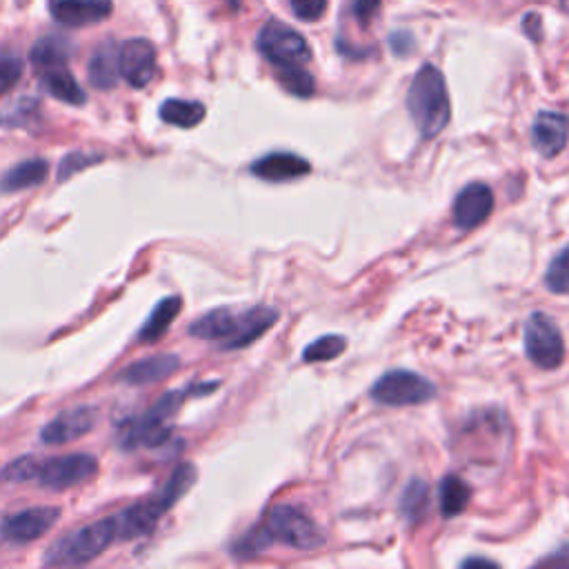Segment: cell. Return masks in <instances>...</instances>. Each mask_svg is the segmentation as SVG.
Listing matches in <instances>:
<instances>
[{
    "instance_id": "cell-28",
    "label": "cell",
    "mask_w": 569,
    "mask_h": 569,
    "mask_svg": "<svg viewBox=\"0 0 569 569\" xmlns=\"http://www.w3.org/2000/svg\"><path fill=\"white\" fill-rule=\"evenodd\" d=\"M545 287L551 293L567 296L569 293V244H565L549 262L545 271Z\"/></svg>"
},
{
    "instance_id": "cell-16",
    "label": "cell",
    "mask_w": 569,
    "mask_h": 569,
    "mask_svg": "<svg viewBox=\"0 0 569 569\" xmlns=\"http://www.w3.org/2000/svg\"><path fill=\"white\" fill-rule=\"evenodd\" d=\"M309 171L311 164L302 156L291 151H271L251 164V173L267 182H289L307 176Z\"/></svg>"
},
{
    "instance_id": "cell-6",
    "label": "cell",
    "mask_w": 569,
    "mask_h": 569,
    "mask_svg": "<svg viewBox=\"0 0 569 569\" xmlns=\"http://www.w3.org/2000/svg\"><path fill=\"white\" fill-rule=\"evenodd\" d=\"M256 44H258V51L276 69L305 67L311 60V49H309L305 36L280 20H269L260 29Z\"/></svg>"
},
{
    "instance_id": "cell-2",
    "label": "cell",
    "mask_w": 569,
    "mask_h": 569,
    "mask_svg": "<svg viewBox=\"0 0 569 569\" xmlns=\"http://www.w3.org/2000/svg\"><path fill=\"white\" fill-rule=\"evenodd\" d=\"M276 320L278 311L269 305H256L244 311L218 307L200 316L189 327V333L202 340H222V349H242L269 331Z\"/></svg>"
},
{
    "instance_id": "cell-21",
    "label": "cell",
    "mask_w": 569,
    "mask_h": 569,
    "mask_svg": "<svg viewBox=\"0 0 569 569\" xmlns=\"http://www.w3.org/2000/svg\"><path fill=\"white\" fill-rule=\"evenodd\" d=\"M40 84L42 89L53 96L60 102L67 104H84L87 93L84 89L78 84V80L67 71V67H56V69H47L40 71Z\"/></svg>"
},
{
    "instance_id": "cell-39",
    "label": "cell",
    "mask_w": 569,
    "mask_h": 569,
    "mask_svg": "<svg viewBox=\"0 0 569 569\" xmlns=\"http://www.w3.org/2000/svg\"><path fill=\"white\" fill-rule=\"evenodd\" d=\"M227 2H229V7H233V9L238 7V0H227Z\"/></svg>"
},
{
    "instance_id": "cell-23",
    "label": "cell",
    "mask_w": 569,
    "mask_h": 569,
    "mask_svg": "<svg viewBox=\"0 0 569 569\" xmlns=\"http://www.w3.org/2000/svg\"><path fill=\"white\" fill-rule=\"evenodd\" d=\"M180 309H182V302H180L178 296L162 298V300L153 307V311L149 313V318H147V322L142 325L138 338L144 340V342L158 340V338L171 327V322H173V318L180 313Z\"/></svg>"
},
{
    "instance_id": "cell-5",
    "label": "cell",
    "mask_w": 569,
    "mask_h": 569,
    "mask_svg": "<svg viewBox=\"0 0 569 569\" xmlns=\"http://www.w3.org/2000/svg\"><path fill=\"white\" fill-rule=\"evenodd\" d=\"M436 385L409 369H391L382 373L373 385L369 396L387 407H409L425 405L436 398Z\"/></svg>"
},
{
    "instance_id": "cell-33",
    "label": "cell",
    "mask_w": 569,
    "mask_h": 569,
    "mask_svg": "<svg viewBox=\"0 0 569 569\" xmlns=\"http://www.w3.org/2000/svg\"><path fill=\"white\" fill-rule=\"evenodd\" d=\"M291 11L302 22H316L327 11V0H289Z\"/></svg>"
},
{
    "instance_id": "cell-34",
    "label": "cell",
    "mask_w": 569,
    "mask_h": 569,
    "mask_svg": "<svg viewBox=\"0 0 569 569\" xmlns=\"http://www.w3.org/2000/svg\"><path fill=\"white\" fill-rule=\"evenodd\" d=\"M389 47H391V51H393L396 56H409V53L413 51V47H416L413 33L407 31V29L393 31V33L389 36Z\"/></svg>"
},
{
    "instance_id": "cell-27",
    "label": "cell",
    "mask_w": 569,
    "mask_h": 569,
    "mask_svg": "<svg viewBox=\"0 0 569 569\" xmlns=\"http://www.w3.org/2000/svg\"><path fill=\"white\" fill-rule=\"evenodd\" d=\"M345 349H347V338L345 336H338V333L320 336L318 340H313L311 345L305 347L302 360L305 362H327V360L338 358Z\"/></svg>"
},
{
    "instance_id": "cell-36",
    "label": "cell",
    "mask_w": 569,
    "mask_h": 569,
    "mask_svg": "<svg viewBox=\"0 0 569 569\" xmlns=\"http://www.w3.org/2000/svg\"><path fill=\"white\" fill-rule=\"evenodd\" d=\"M536 565H542V567H569V545L558 547L549 556L540 558Z\"/></svg>"
},
{
    "instance_id": "cell-38",
    "label": "cell",
    "mask_w": 569,
    "mask_h": 569,
    "mask_svg": "<svg viewBox=\"0 0 569 569\" xmlns=\"http://www.w3.org/2000/svg\"><path fill=\"white\" fill-rule=\"evenodd\" d=\"M478 565H482V567H496V562L489 560V558H467V560L462 562V567H478Z\"/></svg>"
},
{
    "instance_id": "cell-13",
    "label": "cell",
    "mask_w": 569,
    "mask_h": 569,
    "mask_svg": "<svg viewBox=\"0 0 569 569\" xmlns=\"http://www.w3.org/2000/svg\"><path fill=\"white\" fill-rule=\"evenodd\" d=\"M98 420V411L93 407H73L60 411L53 420H49L42 431L40 440L44 445H67L93 429Z\"/></svg>"
},
{
    "instance_id": "cell-12",
    "label": "cell",
    "mask_w": 569,
    "mask_h": 569,
    "mask_svg": "<svg viewBox=\"0 0 569 569\" xmlns=\"http://www.w3.org/2000/svg\"><path fill=\"white\" fill-rule=\"evenodd\" d=\"M120 76L136 89H142L151 82L156 73V49L144 38L124 40L118 49Z\"/></svg>"
},
{
    "instance_id": "cell-18",
    "label": "cell",
    "mask_w": 569,
    "mask_h": 569,
    "mask_svg": "<svg viewBox=\"0 0 569 569\" xmlns=\"http://www.w3.org/2000/svg\"><path fill=\"white\" fill-rule=\"evenodd\" d=\"M87 73H89L91 87L96 89H111L118 84V78H120L118 49L111 40H104L93 49Z\"/></svg>"
},
{
    "instance_id": "cell-11",
    "label": "cell",
    "mask_w": 569,
    "mask_h": 569,
    "mask_svg": "<svg viewBox=\"0 0 569 569\" xmlns=\"http://www.w3.org/2000/svg\"><path fill=\"white\" fill-rule=\"evenodd\" d=\"M493 211V191L485 182H469L453 200V224L460 231L480 227Z\"/></svg>"
},
{
    "instance_id": "cell-32",
    "label": "cell",
    "mask_w": 569,
    "mask_h": 569,
    "mask_svg": "<svg viewBox=\"0 0 569 569\" xmlns=\"http://www.w3.org/2000/svg\"><path fill=\"white\" fill-rule=\"evenodd\" d=\"M100 156H93V153H82V151H76V153H67L58 167V180H67L69 176L78 173L80 169L98 162Z\"/></svg>"
},
{
    "instance_id": "cell-14",
    "label": "cell",
    "mask_w": 569,
    "mask_h": 569,
    "mask_svg": "<svg viewBox=\"0 0 569 569\" xmlns=\"http://www.w3.org/2000/svg\"><path fill=\"white\" fill-rule=\"evenodd\" d=\"M111 0H49V16L62 27H87L111 16Z\"/></svg>"
},
{
    "instance_id": "cell-7",
    "label": "cell",
    "mask_w": 569,
    "mask_h": 569,
    "mask_svg": "<svg viewBox=\"0 0 569 569\" xmlns=\"http://www.w3.org/2000/svg\"><path fill=\"white\" fill-rule=\"evenodd\" d=\"M522 336H525V353L536 367L545 371H553L562 365L565 340L558 325L547 313L533 311L525 320Z\"/></svg>"
},
{
    "instance_id": "cell-26",
    "label": "cell",
    "mask_w": 569,
    "mask_h": 569,
    "mask_svg": "<svg viewBox=\"0 0 569 569\" xmlns=\"http://www.w3.org/2000/svg\"><path fill=\"white\" fill-rule=\"evenodd\" d=\"M40 111V102L31 96H22L7 104V109L0 113V124L2 127H29L36 122Z\"/></svg>"
},
{
    "instance_id": "cell-24",
    "label": "cell",
    "mask_w": 569,
    "mask_h": 569,
    "mask_svg": "<svg viewBox=\"0 0 569 569\" xmlns=\"http://www.w3.org/2000/svg\"><path fill=\"white\" fill-rule=\"evenodd\" d=\"M429 496H431V491H429V485L425 480L411 478L407 482V487L400 493V513L405 516L407 522L416 525L425 518L429 500H431Z\"/></svg>"
},
{
    "instance_id": "cell-1",
    "label": "cell",
    "mask_w": 569,
    "mask_h": 569,
    "mask_svg": "<svg viewBox=\"0 0 569 569\" xmlns=\"http://www.w3.org/2000/svg\"><path fill=\"white\" fill-rule=\"evenodd\" d=\"M325 542V531L318 522L296 505H276L262 525L247 531L236 545L233 556L251 558L271 545H284L298 551H313Z\"/></svg>"
},
{
    "instance_id": "cell-8",
    "label": "cell",
    "mask_w": 569,
    "mask_h": 569,
    "mask_svg": "<svg viewBox=\"0 0 569 569\" xmlns=\"http://www.w3.org/2000/svg\"><path fill=\"white\" fill-rule=\"evenodd\" d=\"M98 471V460L91 453H67V456H56L38 462L36 471V482L42 485L44 489L62 491L76 485L87 482L93 478Z\"/></svg>"
},
{
    "instance_id": "cell-20",
    "label": "cell",
    "mask_w": 569,
    "mask_h": 569,
    "mask_svg": "<svg viewBox=\"0 0 569 569\" xmlns=\"http://www.w3.org/2000/svg\"><path fill=\"white\" fill-rule=\"evenodd\" d=\"M47 173H49V164L42 158H27V160L13 164L0 178V191L2 193H13V191L31 189V187L44 182Z\"/></svg>"
},
{
    "instance_id": "cell-25",
    "label": "cell",
    "mask_w": 569,
    "mask_h": 569,
    "mask_svg": "<svg viewBox=\"0 0 569 569\" xmlns=\"http://www.w3.org/2000/svg\"><path fill=\"white\" fill-rule=\"evenodd\" d=\"M438 496H440V513L445 518H453L467 507L471 489L467 487V482L462 478L445 476L442 482H440Z\"/></svg>"
},
{
    "instance_id": "cell-4",
    "label": "cell",
    "mask_w": 569,
    "mask_h": 569,
    "mask_svg": "<svg viewBox=\"0 0 569 569\" xmlns=\"http://www.w3.org/2000/svg\"><path fill=\"white\" fill-rule=\"evenodd\" d=\"M113 540H116L113 516L96 520L56 540L44 556V565H53V567L87 565L89 560L98 558Z\"/></svg>"
},
{
    "instance_id": "cell-19",
    "label": "cell",
    "mask_w": 569,
    "mask_h": 569,
    "mask_svg": "<svg viewBox=\"0 0 569 569\" xmlns=\"http://www.w3.org/2000/svg\"><path fill=\"white\" fill-rule=\"evenodd\" d=\"M71 51H73L71 40H67L60 33H49L33 42V47L29 51V60L38 71H47V69H56V67H67Z\"/></svg>"
},
{
    "instance_id": "cell-17",
    "label": "cell",
    "mask_w": 569,
    "mask_h": 569,
    "mask_svg": "<svg viewBox=\"0 0 569 569\" xmlns=\"http://www.w3.org/2000/svg\"><path fill=\"white\" fill-rule=\"evenodd\" d=\"M180 367V358L176 353H156L149 358H140L120 371V380L127 385H153L158 380L169 378Z\"/></svg>"
},
{
    "instance_id": "cell-22",
    "label": "cell",
    "mask_w": 569,
    "mask_h": 569,
    "mask_svg": "<svg viewBox=\"0 0 569 569\" xmlns=\"http://www.w3.org/2000/svg\"><path fill=\"white\" fill-rule=\"evenodd\" d=\"M160 118L167 122V124H173V127H182V129H191L196 124L202 122L207 109L202 102L198 100H182V98H169L160 104Z\"/></svg>"
},
{
    "instance_id": "cell-15",
    "label": "cell",
    "mask_w": 569,
    "mask_h": 569,
    "mask_svg": "<svg viewBox=\"0 0 569 569\" xmlns=\"http://www.w3.org/2000/svg\"><path fill=\"white\" fill-rule=\"evenodd\" d=\"M569 136V122L558 111H540L531 127V142L542 158L558 156Z\"/></svg>"
},
{
    "instance_id": "cell-29",
    "label": "cell",
    "mask_w": 569,
    "mask_h": 569,
    "mask_svg": "<svg viewBox=\"0 0 569 569\" xmlns=\"http://www.w3.org/2000/svg\"><path fill=\"white\" fill-rule=\"evenodd\" d=\"M278 82L293 93L296 98H309L316 89L313 76L305 69V67H284V69H276Z\"/></svg>"
},
{
    "instance_id": "cell-31",
    "label": "cell",
    "mask_w": 569,
    "mask_h": 569,
    "mask_svg": "<svg viewBox=\"0 0 569 569\" xmlns=\"http://www.w3.org/2000/svg\"><path fill=\"white\" fill-rule=\"evenodd\" d=\"M22 58L11 51H0V93L9 91L22 76Z\"/></svg>"
},
{
    "instance_id": "cell-10",
    "label": "cell",
    "mask_w": 569,
    "mask_h": 569,
    "mask_svg": "<svg viewBox=\"0 0 569 569\" xmlns=\"http://www.w3.org/2000/svg\"><path fill=\"white\" fill-rule=\"evenodd\" d=\"M171 507L162 500L160 493L151 496L149 500L133 502L120 513L113 516L116 520V540H133L140 536H147L158 520L169 511Z\"/></svg>"
},
{
    "instance_id": "cell-35",
    "label": "cell",
    "mask_w": 569,
    "mask_h": 569,
    "mask_svg": "<svg viewBox=\"0 0 569 569\" xmlns=\"http://www.w3.org/2000/svg\"><path fill=\"white\" fill-rule=\"evenodd\" d=\"M380 7V0H356L353 2V16L360 24H369V20L376 16Z\"/></svg>"
},
{
    "instance_id": "cell-3",
    "label": "cell",
    "mask_w": 569,
    "mask_h": 569,
    "mask_svg": "<svg viewBox=\"0 0 569 569\" xmlns=\"http://www.w3.org/2000/svg\"><path fill=\"white\" fill-rule=\"evenodd\" d=\"M407 111L422 138H436L451 118V102L445 76L433 64H422L407 91Z\"/></svg>"
},
{
    "instance_id": "cell-30",
    "label": "cell",
    "mask_w": 569,
    "mask_h": 569,
    "mask_svg": "<svg viewBox=\"0 0 569 569\" xmlns=\"http://www.w3.org/2000/svg\"><path fill=\"white\" fill-rule=\"evenodd\" d=\"M38 462H40V458H36V456L16 458V460H11V462L0 471V480H2V482H27V480H36Z\"/></svg>"
},
{
    "instance_id": "cell-40",
    "label": "cell",
    "mask_w": 569,
    "mask_h": 569,
    "mask_svg": "<svg viewBox=\"0 0 569 569\" xmlns=\"http://www.w3.org/2000/svg\"><path fill=\"white\" fill-rule=\"evenodd\" d=\"M562 7H565V11H569V0H562Z\"/></svg>"
},
{
    "instance_id": "cell-9",
    "label": "cell",
    "mask_w": 569,
    "mask_h": 569,
    "mask_svg": "<svg viewBox=\"0 0 569 569\" xmlns=\"http://www.w3.org/2000/svg\"><path fill=\"white\" fill-rule=\"evenodd\" d=\"M60 518L58 507H29L9 513L0 522V538L9 545H27L42 538Z\"/></svg>"
},
{
    "instance_id": "cell-37",
    "label": "cell",
    "mask_w": 569,
    "mask_h": 569,
    "mask_svg": "<svg viewBox=\"0 0 569 569\" xmlns=\"http://www.w3.org/2000/svg\"><path fill=\"white\" fill-rule=\"evenodd\" d=\"M540 16L538 13H527L522 18V31L531 38V40H540Z\"/></svg>"
}]
</instances>
